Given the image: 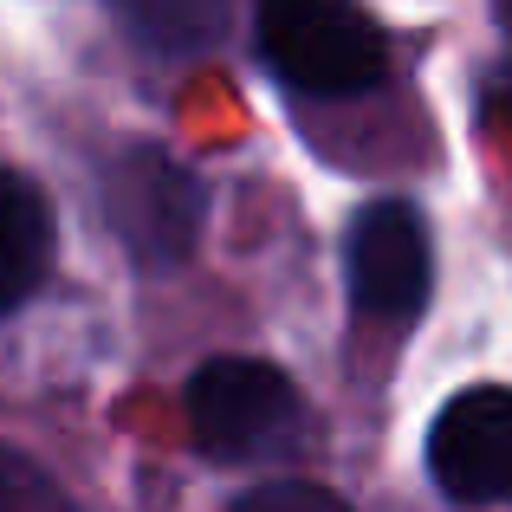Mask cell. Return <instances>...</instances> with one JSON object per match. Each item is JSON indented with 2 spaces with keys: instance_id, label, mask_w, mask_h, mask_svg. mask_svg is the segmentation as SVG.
<instances>
[{
  "instance_id": "obj_1",
  "label": "cell",
  "mask_w": 512,
  "mask_h": 512,
  "mask_svg": "<svg viewBox=\"0 0 512 512\" xmlns=\"http://www.w3.org/2000/svg\"><path fill=\"white\" fill-rule=\"evenodd\" d=\"M260 59L305 98H357L389 72L383 26L363 0H260Z\"/></svg>"
},
{
  "instance_id": "obj_2",
  "label": "cell",
  "mask_w": 512,
  "mask_h": 512,
  "mask_svg": "<svg viewBox=\"0 0 512 512\" xmlns=\"http://www.w3.org/2000/svg\"><path fill=\"white\" fill-rule=\"evenodd\" d=\"M104 214H111L117 240L137 266L150 273H175L188 266L201 240V221H208V188L201 175L182 163L163 143H124V150L104 163L98 175Z\"/></svg>"
},
{
  "instance_id": "obj_3",
  "label": "cell",
  "mask_w": 512,
  "mask_h": 512,
  "mask_svg": "<svg viewBox=\"0 0 512 512\" xmlns=\"http://www.w3.org/2000/svg\"><path fill=\"white\" fill-rule=\"evenodd\" d=\"M299 428V389L260 357H208L188 376V435L208 461L273 454Z\"/></svg>"
},
{
  "instance_id": "obj_4",
  "label": "cell",
  "mask_w": 512,
  "mask_h": 512,
  "mask_svg": "<svg viewBox=\"0 0 512 512\" xmlns=\"http://www.w3.org/2000/svg\"><path fill=\"white\" fill-rule=\"evenodd\" d=\"M344 286L363 318L409 325L435 286V240L415 201H370L344 234Z\"/></svg>"
},
{
  "instance_id": "obj_5",
  "label": "cell",
  "mask_w": 512,
  "mask_h": 512,
  "mask_svg": "<svg viewBox=\"0 0 512 512\" xmlns=\"http://www.w3.org/2000/svg\"><path fill=\"white\" fill-rule=\"evenodd\" d=\"M428 474L461 506H500L512 493V396L500 383H474L441 402L428 428Z\"/></svg>"
},
{
  "instance_id": "obj_6",
  "label": "cell",
  "mask_w": 512,
  "mask_h": 512,
  "mask_svg": "<svg viewBox=\"0 0 512 512\" xmlns=\"http://www.w3.org/2000/svg\"><path fill=\"white\" fill-rule=\"evenodd\" d=\"M52 247H59L52 201L39 195L20 169H0V318L20 312V305L46 286Z\"/></svg>"
},
{
  "instance_id": "obj_7",
  "label": "cell",
  "mask_w": 512,
  "mask_h": 512,
  "mask_svg": "<svg viewBox=\"0 0 512 512\" xmlns=\"http://www.w3.org/2000/svg\"><path fill=\"white\" fill-rule=\"evenodd\" d=\"M117 26L150 59H201L227 33V0H111Z\"/></svg>"
},
{
  "instance_id": "obj_8",
  "label": "cell",
  "mask_w": 512,
  "mask_h": 512,
  "mask_svg": "<svg viewBox=\"0 0 512 512\" xmlns=\"http://www.w3.org/2000/svg\"><path fill=\"white\" fill-rule=\"evenodd\" d=\"M0 512H65L59 487L39 461H26L20 448L0 441Z\"/></svg>"
},
{
  "instance_id": "obj_9",
  "label": "cell",
  "mask_w": 512,
  "mask_h": 512,
  "mask_svg": "<svg viewBox=\"0 0 512 512\" xmlns=\"http://www.w3.org/2000/svg\"><path fill=\"white\" fill-rule=\"evenodd\" d=\"M227 512H350V506L312 480H266V487H247Z\"/></svg>"
}]
</instances>
